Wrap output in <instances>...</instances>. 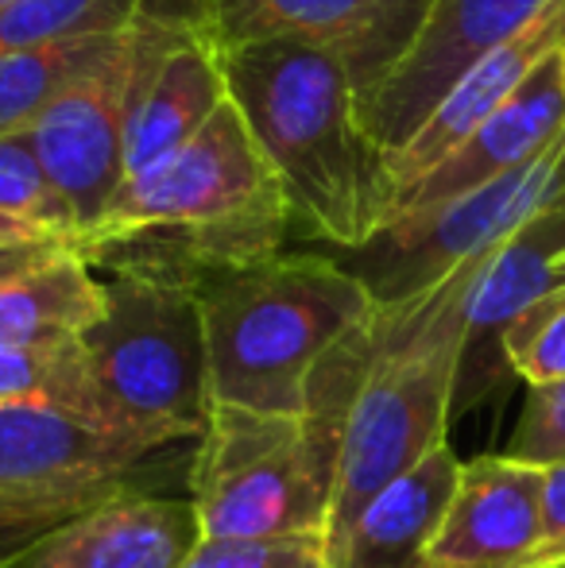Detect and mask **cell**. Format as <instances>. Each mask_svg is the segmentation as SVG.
I'll return each mask as SVG.
<instances>
[{
    "label": "cell",
    "mask_w": 565,
    "mask_h": 568,
    "mask_svg": "<svg viewBox=\"0 0 565 568\" xmlns=\"http://www.w3.org/2000/svg\"><path fill=\"white\" fill-rule=\"evenodd\" d=\"M531 568H565V460L543 468V546Z\"/></svg>",
    "instance_id": "28"
},
{
    "label": "cell",
    "mask_w": 565,
    "mask_h": 568,
    "mask_svg": "<svg viewBox=\"0 0 565 568\" xmlns=\"http://www.w3.org/2000/svg\"><path fill=\"white\" fill-rule=\"evenodd\" d=\"M434 0H210L221 51L252 43H306L349 70L361 113L415 51Z\"/></svg>",
    "instance_id": "8"
},
{
    "label": "cell",
    "mask_w": 565,
    "mask_h": 568,
    "mask_svg": "<svg viewBox=\"0 0 565 568\" xmlns=\"http://www.w3.org/2000/svg\"><path fill=\"white\" fill-rule=\"evenodd\" d=\"M562 51H565V43H562Z\"/></svg>",
    "instance_id": "33"
},
{
    "label": "cell",
    "mask_w": 565,
    "mask_h": 568,
    "mask_svg": "<svg viewBox=\"0 0 565 568\" xmlns=\"http://www.w3.org/2000/svg\"><path fill=\"white\" fill-rule=\"evenodd\" d=\"M129 31L121 47L67 85L28 128L51 186L70 205L78 240L90 236L124 186V120H129ZM78 247V244H74Z\"/></svg>",
    "instance_id": "11"
},
{
    "label": "cell",
    "mask_w": 565,
    "mask_h": 568,
    "mask_svg": "<svg viewBox=\"0 0 565 568\" xmlns=\"http://www.w3.org/2000/svg\"><path fill=\"white\" fill-rule=\"evenodd\" d=\"M565 140V51L558 47L538 62V70L519 85L504 109H496L445 163H437L426 179H418L400 202L392 205L387 221L407 217L418 210H434L453 197H465L488 182L523 171L543 159L554 143ZM384 221V225H387Z\"/></svg>",
    "instance_id": "16"
},
{
    "label": "cell",
    "mask_w": 565,
    "mask_h": 568,
    "mask_svg": "<svg viewBox=\"0 0 565 568\" xmlns=\"http://www.w3.org/2000/svg\"><path fill=\"white\" fill-rule=\"evenodd\" d=\"M565 283V194L531 217L519 232L481 255L465 291V359L457 379V410L496 383V364H504L500 337L543 294ZM507 367V364H504Z\"/></svg>",
    "instance_id": "13"
},
{
    "label": "cell",
    "mask_w": 565,
    "mask_h": 568,
    "mask_svg": "<svg viewBox=\"0 0 565 568\" xmlns=\"http://www.w3.org/2000/svg\"><path fill=\"white\" fill-rule=\"evenodd\" d=\"M140 442L51 403L0 406V499L101 495L132 484Z\"/></svg>",
    "instance_id": "12"
},
{
    "label": "cell",
    "mask_w": 565,
    "mask_h": 568,
    "mask_svg": "<svg viewBox=\"0 0 565 568\" xmlns=\"http://www.w3.org/2000/svg\"><path fill=\"white\" fill-rule=\"evenodd\" d=\"M182 568H330L325 538L198 541Z\"/></svg>",
    "instance_id": "26"
},
{
    "label": "cell",
    "mask_w": 565,
    "mask_h": 568,
    "mask_svg": "<svg viewBox=\"0 0 565 568\" xmlns=\"http://www.w3.org/2000/svg\"><path fill=\"white\" fill-rule=\"evenodd\" d=\"M554 4L558 0H434L415 51L361 113L364 132L380 151V166L423 128L465 70L523 36Z\"/></svg>",
    "instance_id": "10"
},
{
    "label": "cell",
    "mask_w": 565,
    "mask_h": 568,
    "mask_svg": "<svg viewBox=\"0 0 565 568\" xmlns=\"http://www.w3.org/2000/svg\"><path fill=\"white\" fill-rule=\"evenodd\" d=\"M121 36H90L70 43L31 47V51L0 54V135L28 132L47 105L67 90L74 78L98 67L105 54L121 47Z\"/></svg>",
    "instance_id": "20"
},
{
    "label": "cell",
    "mask_w": 565,
    "mask_h": 568,
    "mask_svg": "<svg viewBox=\"0 0 565 568\" xmlns=\"http://www.w3.org/2000/svg\"><path fill=\"white\" fill-rule=\"evenodd\" d=\"M93 418L148 453L210 426L202 291L143 275L105 278V314L78 341Z\"/></svg>",
    "instance_id": "5"
},
{
    "label": "cell",
    "mask_w": 565,
    "mask_h": 568,
    "mask_svg": "<svg viewBox=\"0 0 565 568\" xmlns=\"http://www.w3.org/2000/svg\"><path fill=\"white\" fill-rule=\"evenodd\" d=\"M341 414L306 418L213 403L190 460V507L202 541L325 538L341 449Z\"/></svg>",
    "instance_id": "6"
},
{
    "label": "cell",
    "mask_w": 565,
    "mask_h": 568,
    "mask_svg": "<svg viewBox=\"0 0 565 568\" xmlns=\"http://www.w3.org/2000/svg\"><path fill=\"white\" fill-rule=\"evenodd\" d=\"M117 491L59 495V499H0V568H8L20 554H28L36 541H43L51 530H59L67 518L82 515L85 507H93V503L109 499Z\"/></svg>",
    "instance_id": "25"
},
{
    "label": "cell",
    "mask_w": 565,
    "mask_h": 568,
    "mask_svg": "<svg viewBox=\"0 0 565 568\" xmlns=\"http://www.w3.org/2000/svg\"><path fill=\"white\" fill-rule=\"evenodd\" d=\"M221 54L229 98L280 174L294 225L341 255L369 244L384 225V174L349 70L306 43Z\"/></svg>",
    "instance_id": "2"
},
{
    "label": "cell",
    "mask_w": 565,
    "mask_h": 568,
    "mask_svg": "<svg viewBox=\"0 0 565 568\" xmlns=\"http://www.w3.org/2000/svg\"><path fill=\"white\" fill-rule=\"evenodd\" d=\"M8 403H51L78 414V418L98 422L90 387H85L82 356H78V341L51 344V348L0 344V406Z\"/></svg>",
    "instance_id": "22"
},
{
    "label": "cell",
    "mask_w": 565,
    "mask_h": 568,
    "mask_svg": "<svg viewBox=\"0 0 565 568\" xmlns=\"http://www.w3.org/2000/svg\"><path fill=\"white\" fill-rule=\"evenodd\" d=\"M202 541L190 499L121 487L67 518L8 568H182Z\"/></svg>",
    "instance_id": "15"
},
{
    "label": "cell",
    "mask_w": 565,
    "mask_h": 568,
    "mask_svg": "<svg viewBox=\"0 0 565 568\" xmlns=\"http://www.w3.org/2000/svg\"><path fill=\"white\" fill-rule=\"evenodd\" d=\"M457 479V453L437 445L353 518L330 549V568H423Z\"/></svg>",
    "instance_id": "18"
},
{
    "label": "cell",
    "mask_w": 565,
    "mask_h": 568,
    "mask_svg": "<svg viewBox=\"0 0 565 568\" xmlns=\"http://www.w3.org/2000/svg\"><path fill=\"white\" fill-rule=\"evenodd\" d=\"M562 151H565V140H562Z\"/></svg>",
    "instance_id": "32"
},
{
    "label": "cell",
    "mask_w": 565,
    "mask_h": 568,
    "mask_svg": "<svg viewBox=\"0 0 565 568\" xmlns=\"http://www.w3.org/2000/svg\"><path fill=\"white\" fill-rule=\"evenodd\" d=\"M562 43H565V0H558L546 16H538L523 36L496 47L473 70H465L457 78V85L434 105V113L423 120V128L380 166V174H384V221L392 213V205L418 179H426L437 163H445L496 109H504L519 93V85L538 70V62L558 51Z\"/></svg>",
    "instance_id": "17"
},
{
    "label": "cell",
    "mask_w": 565,
    "mask_h": 568,
    "mask_svg": "<svg viewBox=\"0 0 565 568\" xmlns=\"http://www.w3.org/2000/svg\"><path fill=\"white\" fill-rule=\"evenodd\" d=\"M210 398L306 418L322 359L376 314L369 286L317 252H280L202 286Z\"/></svg>",
    "instance_id": "4"
},
{
    "label": "cell",
    "mask_w": 565,
    "mask_h": 568,
    "mask_svg": "<svg viewBox=\"0 0 565 568\" xmlns=\"http://www.w3.org/2000/svg\"><path fill=\"white\" fill-rule=\"evenodd\" d=\"M129 59L124 171L137 179L202 132L205 120L229 101V82L225 54L210 28L137 12L129 28Z\"/></svg>",
    "instance_id": "9"
},
{
    "label": "cell",
    "mask_w": 565,
    "mask_h": 568,
    "mask_svg": "<svg viewBox=\"0 0 565 568\" xmlns=\"http://www.w3.org/2000/svg\"><path fill=\"white\" fill-rule=\"evenodd\" d=\"M565 194V151L554 143L543 159L512 171L465 197L434 210L387 221L356 252L337 255L376 298V306H400L434 291L465 263L488 255L519 232L531 217Z\"/></svg>",
    "instance_id": "7"
},
{
    "label": "cell",
    "mask_w": 565,
    "mask_h": 568,
    "mask_svg": "<svg viewBox=\"0 0 565 568\" xmlns=\"http://www.w3.org/2000/svg\"><path fill=\"white\" fill-rule=\"evenodd\" d=\"M16 4V0H0V12H4V8H12Z\"/></svg>",
    "instance_id": "31"
},
{
    "label": "cell",
    "mask_w": 565,
    "mask_h": 568,
    "mask_svg": "<svg viewBox=\"0 0 565 568\" xmlns=\"http://www.w3.org/2000/svg\"><path fill=\"white\" fill-rule=\"evenodd\" d=\"M70 244H59V240H51V244H12V247H0V283H8V278L23 275V271L39 267V263H47L51 255L67 252Z\"/></svg>",
    "instance_id": "29"
},
{
    "label": "cell",
    "mask_w": 565,
    "mask_h": 568,
    "mask_svg": "<svg viewBox=\"0 0 565 568\" xmlns=\"http://www.w3.org/2000/svg\"><path fill=\"white\" fill-rule=\"evenodd\" d=\"M543 546V468L476 456L434 534L423 568H531Z\"/></svg>",
    "instance_id": "14"
},
{
    "label": "cell",
    "mask_w": 565,
    "mask_h": 568,
    "mask_svg": "<svg viewBox=\"0 0 565 568\" xmlns=\"http://www.w3.org/2000/svg\"><path fill=\"white\" fill-rule=\"evenodd\" d=\"M507 372L519 375L527 387L565 379V283L531 302L500 337Z\"/></svg>",
    "instance_id": "24"
},
{
    "label": "cell",
    "mask_w": 565,
    "mask_h": 568,
    "mask_svg": "<svg viewBox=\"0 0 565 568\" xmlns=\"http://www.w3.org/2000/svg\"><path fill=\"white\" fill-rule=\"evenodd\" d=\"M54 236H47V232L23 225V221L8 217V213H0V247H12V244H51ZM59 244H67V240H59Z\"/></svg>",
    "instance_id": "30"
},
{
    "label": "cell",
    "mask_w": 565,
    "mask_h": 568,
    "mask_svg": "<svg viewBox=\"0 0 565 568\" xmlns=\"http://www.w3.org/2000/svg\"><path fill=\"white\" fill-rule=\"evenodd\" d=\"M0 213L54 240H67L70 247L78 244L74 213L51 186L28 132L0 135Z\"/></svg>",
    "instance_id": "23"
},
{
    "label": "cell",
    "mask_w": 565,
    "mask_h": 568,
    "mask_svg": "<svg viewBox=\"0 0 565 568\" xmlns=\"http://www.w3.org/2000/svg\"><path fill=\"white\" fill-rule=\"evenodd\" d=\"M473 263L453 271L434 291L372 317V352L341 422L325 549L341 541L353 518L437 445H445L457 410L465 359V291Z\"/></svg>",
    "instance_id": "3"
},
{
    "label": "cell",
    "mask_w": 565,
    "mask_h": 568,
    "mask_svg": "<svg viewBox=\"0 0 565 568\" xmlns=\"http://www.w3.org/2000/svg\"><path fill=\"white\" fill-rule=\"evenodd\" d=\"M291 225L280 174L229 98L174 155L124 179L105 217L74 252L93 271L202 291L229 271L280 255Z\"/></svg>",
    "instance_id": "1"
},
{
    "label": "cell",
    "mask_w": 565,
    "mask_h": 568,
    "mask_svg": "<svg viewBox=\"0 0 565 568\" xmlns=\"http://www.w3.org/2000/svg\"><path fill=\"white\" fill-rule=\"evenodd\" d=\"M105 314V278L74 252L51 255L39 267L0 283V344L51 348L74 344Z\"/></svg>",
    "instance_id": "19"
},
{
    "label": "cell",
    "mask_w": 565,
    "mask_h": 568,
    "mask_svg": "<svg viewBox=\"0 0 565 568\" xmlns=\"http://www.w3.org/2000/svg\"><path fill=\"white\" fill-rule=\"evenodd\" d=\"M504 456L535 464V468H551V464L565 460V379L527 387L519 426H515Z\"/></svg>",
    "instance_id": "27"
},
{
    "label": "cell",
    "mask_w": 565,
    "mask_h": 568,
    "mask_svg": "<svg viewBox=\"0 0 565 568\" xmlns=\"http://www.w3.org/2000/svg\"><path fill=\"white\" fill-rule=\"evenodd\" d=\"M143 0H16L0 12V54L70 43L90 36H121Z\"/></svg>",
    "instance_id": "21"
}]
</instances>
